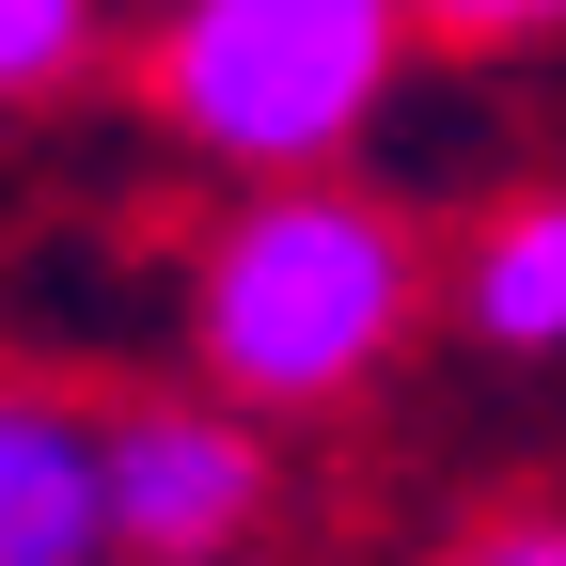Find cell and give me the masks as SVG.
Segmentation results:
<instances>
[{"mask_svg": "<svg viewBox=\"0 0 566 566\" xmlns=\"http://www.w3.org/2000/svg\"><path fill=\"white\" fill-rule=\"evenodd\" d=\"M394 331H409V237L378 221V205H346V189L237 205L221 252H205V283H189L205 378L252 394V409H315L346 378H378Z\"/></svg>", "mask_w": 566, "mask_h": 566, "instance_id": "1", "label": "cell"}, {"mask_svg": "<svg viewBox=\"0 0 566 566\" xmlns=\"http://www.w3.org/2000/svg\"><path fill=\"white\" fill-rule=\"evenodd\" d=\"M394 48H409V0H174L158 111L221 174H331L394 95Z\"/></svg>", "mask_w": 566, "mask_h": 566, "instance_id": "2", "label": "cell"}, {"mask_svg": "<svg viewBox=\"0 0 566 566\" xmlns=\"http://www.w3.org/2000/svg\"><path fill=\"white\" fill-rule=\"evenodd\" d=\"M252 504H268V457L237 441L221 409H111L95 424V520H111V551L221 566L252 535Z\"/></svg>", "mask_w": 566, "mask_h": 566, "instance_id": "3", "label": "cell"}, {"mask_svg": "<svg viewBox=\"0 0 566 566\" xmlns=\"http://www.w3.org/2000/svg\"><path fill=\"white\" fill-rule=\"evenodd\" d=\"M111 520H95V424L0 378V566H95Z\"/></svg>", "mask_w": 566, "mask_h": 566, "instance_id": "4", "label": "cell"}, {"mask_svg": "<svg viewBox=\"0 0 566 566\" xmlns=\"http://www.w3.org/2000/svg\"><path fill=\"white\" fill-rule=\"evenodd\" d=\"M472 331L488 346H566V205H520V221L472 237Z\"/></svg>", "mask_w": 566, "mask_h": 566, "instance_id": "5", "label": "cell"}, {"mask_svg": "<svg viewBox=\"0 0 566 566\" xmlns=\"http://www.w3.org/2000/svg\"><path fill=\"white\" fill-rule=\"evenodd\" d=\"M80 32H95V0H0V95H48L80 63Z\"/></svg>", "mask_w": 566, "mask_h": 566, "instance_id": "6", "label": "cell"}, {"mask_svg": "<svg viewBox=\"0 0 566 566\" xmlns=\"http://www.w3.org/2000/svg\"><path fill=\"white\" fill-rule=\"evenodd\" d=\"M424 32H472V48H504V32H551L566 0H409Z\"/></svg>", "mask_w": 566, "mask_h": 566, "instance_id": "7", "label": "cell"}, {"mask_svg": "<svg viewBox=\"0 0 566 566\" xmlns=\"http://www.w3.org/2000/svg\"><path fill=\"white\" fill-rule=\"evenodd\" d=\"M457 566H566V520H504V535H472Z\"/></svg>", "mask_w": 566, "mask_h": 566, "instance_id": "8", "label": "cell"}]
</instances>
